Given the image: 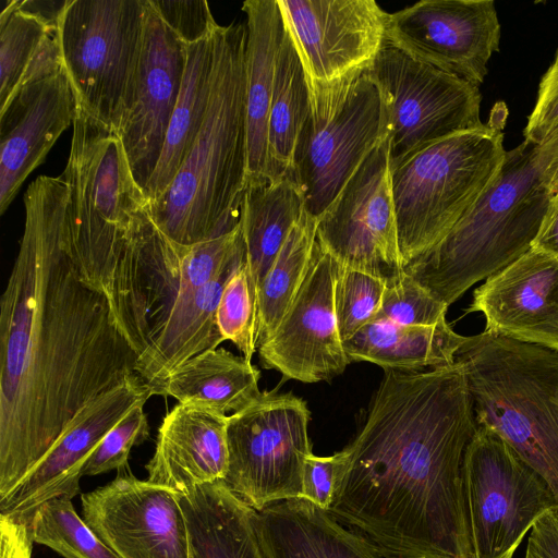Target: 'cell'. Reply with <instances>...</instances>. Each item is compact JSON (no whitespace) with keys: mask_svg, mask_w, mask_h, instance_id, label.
Returning a JSON list of instances; mask_svg holds the SVG:
<instances>
[{"mask_svg":"<svg viewBox=\"0 0 558 558\" xmlns=\"http://www.w3.org/2000/svg\"><path fill=\"white\" fill-rule=\"evenodd\" d=\"M500 34L492 0H422L389 13L386 25L387 43L477 87Z\"/></svg>","mask_w":558,"mask_h":558,"instance_id":"2e32d148","label":"cell"},{"mask_svg":"<svg viewBox=\"0 0 558 558\" xmlns=\"http://www.w3.org/2000/svg\"><path fill=\"white\" fill-rule=\"evenodd\" d=\"M149 3L186 46L208 37L218 25L205 0H149Z\"/></svg>","mask_w":558,"mask_h":558,"instance_id":"f35d334b","label":"cell"},{"mask_svg":"<svg viewBox=\"0 0 558 558\" xmlns=\"http://www.w3.org/2000/svg\"><path fill=\"white\" fill-rule=\"evenodd\" d=\"M247 182L267 178V129L278 50L284 33L277 0H246Z\"/></svg>","mask_w":558,"mask_h":558,"instance_id":"d4e9b609","label":"cell"},{"mask_svg":"<svg viewBox=\"0 0 558 558\" xmlns=\"http://www.w3.org/2000/svg\"><path fill=\"white\" fill-rule=\"evenodd\" d=\"M186 63V45L145 0L144 34L132 89L117 135L145 192L161 156Z\"/></svg>","mask_w":558,"mask_h":558,"instance_id":"d6986e66","label":"cell"},{"mask_svg":"<svg viewBox=\"0 0 558 558\" xmlns=\"http://www.w3.org/2000/svg\"><path fill=\"white\" fill-rule=\"evenodd\" d=\"M310 114L303 66L284 29L278 50L267 129V178L292 177L295 146Z\"/></svg>","mask_w":558,"mask_h":558,"instance_id":"1f68e13d","label":"cell"},{"mask_svg":"<svg viewBox=\"0 0 558 558\" xmlns=\"http://www.w3.org/2000/svg\"><path fill=\"white\" fill-rule=\"evenodd\" d=\"M62 68L58 27L7 0L0 13V110L25 84Z\"/></svg>","mask_w":558,"mask_h":558,"instance_id":"4dcf8cb0","label":"cell"},{"mask_svg":"<svg viewBox=\"0 0 558 558\" xmlns=\"http://www.w3.org/2000/svg\"><path fill=\"white\" fill-rule=\"evenodd\" d=\"M183 510L190 558H265L255 513L223 481L177 494Z\"/></svg>","mask_w":558,"mask_h":558,"instance_id":"484cf974","label":"cell"},{"mask_svg":"<svg viewBox=\"0 0 558 558\" xmlns=\"http://www.w3.org/2000/svg\"><path fill=\"white\" fill-rule=\"evenodd\" d=\"M339 264L316 241L307 274L272 336L257 348L263 367L313 384L342 374L351 362L340 337L335 286Z\"/></svg>","mask_w":558,"mask_h":558,"instance_id":"e0dca14e","label":"cell"},{"mask_svg":"<svg viewBox=\"0 0 558 558\" xmlns=\"http://www.w3.org/2000/svg\"><path fill=\"white\" fill-rule=\"evenodd\" d=\"M77 101L64 69L25 84L0 110V214L73 124Z\"/></svg>","mask_w":558,"mask_h":558,"instance_id":"44dd1931","label":"cell"},{"mask_svg":"<svg viewBox=\"0 0 558 558\" xmlns=\"http://www.w3.org/2000/svg\"><path fill=\"white\" fill-rule=\"evenodd\" d=\"M337 468V452L325 457L312 452L304 463L301 498L328 510L332 501Z\"/></svg>","mask_w":558,"mask_h":558,"instance_id":"60d3db41","label":"cell"},{"mask_svg":"<svg viewBox=\"0 0 558 558\" xmlns=\"http://www.w3.org/2000/svg\"><path fill=\"white\" fill-rule=\"evenodd\" d=\"M145 0H68L58 23L77 106L117 131L141 54Z\"/></svg>","mask_w":558,"mask_h":558,"instance_id":"9c48e42d","label":"cell"},{"mask_svg":"<svg viewBox=\"0 0 558 558\" xmlns=\"http://www.w3.org/2000/svg\"><path fill=\"white\" fill-rule=\"evenodd\" d=\"M303 66L310 117L331 114L386 40L388 14L374 0H277Z\"/></svg>","mask_w":558,"mask_h":558,"instance_id":"30bf717a","label":"cell"},{"mask_svg":"<svg viewBox=\"0 0 558 558\" xmlns=\"http://www.w3.org/2000/svg\"><path fill=\"white\" fill-rule=\"evenodd\" d=\"M507 108L483 126L430 144L390 168L404 267L441 241L498 177L507 150Z\"/></svg>","mask_w":558,"mask_h":558,"instance_id":"52a82bcc","label":"cell"},{"mask_svg":"<svg viewBox=\"0 0 558 558\" xmlns=\"http://www.w3.org/2000/svg\"><path fill=\"white\" fill-rule=\"evenodd\" d=\"M556 128H558V49L553 63L539 82L535 106L524 129V140L537 145Z\"/></svg>","mask_w":558,"mask_h":558,"instance_id":"ab89813d","label":"cell"},{"mask_svg":"<svg viewBox=\"0 0 558 558\" xmlns=\"http://www.w3.org/2000/svg\"><path fill=\"white\" fill-rule=\"evenodd\" d=\"M466 312L485 330L558 350V260L531 248L480 286Z\"/></svg>","mask_w":558,"mask_h":558,"instance_id":"7402d4cb","label":"cell"},{"mask_svg":"<svg viewBox=\"0 0 558 558\" xmlns=\"http://www.w3.org/2000/svg\"><path fill=\"white\" fill-rule=\"evenodd\" d=\"M245 22L217 25L210 99L202 129L169 187L148 213L182 245L235 230L247 182Z\"/></svg>","mask_w":558,"mask_h":558,"instance_id":"277c9868","label":"cell"},{"mask_svg":"<svg viewBox=\"0 0 558 558\" xmlns=\"http://www.w3.org/2000/svg\"><path fill=\"white\" fill-rule=\"evenodd\" d=\"M0 299V500L50 451L75 415L135 375L137 354L106 296L66 248L68 187L40 175Z\"/></svg>","mask_w":558,"mask_h":558,"instance_id":"6da1fadb","label":"cell"},{"mask_svg":"<svg viewBox=\"0 0 558 558\" xmlns=\"http://www.w3.org/2000/svg\"><path fill=\"white\" fill-rule=\"evenodd\" d=\"M229 415L211 408L178 403L160 424L148 478L177 494L225 481L229 465Z\"/></svg>","mask_w":558,"mask_h":558,"instance_id":"603a6c76","label":"cell"},{"mask_svg":"<svg viewBox=\"0 0 558 558\" xmlns=\"http://www.w3.org/2000/svg\"><path fill=\"white\" fill-rule=\"evenodd\" d=\"M33 542L64 558H119L75 511L72 499L56 497L45 501L29 521Z\"/></svg>","mask_w":558,"mask_h":558,"instance_id":"836d02e7","label":"cell"},{"mask_svg":"<svg viewBox=\"0 0 558 558\" xmlns=\"http://www.w3.org/2000/svg\"><path fill=\"white\" fill-rule=\"evenodd\" d=\"M535 161L541 178L551 195L558 193V128L535 146Z\"/></svg>","mask_w":558,"mask_h":558,"instance_id":"ee69618b","label":"cell"},{"mask_svg":"<svg viewBox=\"0 0 558 558\" xmlns=\"http://www.w3.org/2000/svg\"><path fill=\"white\" fill-rule=\"evenodd\" d=\"M525 558H558V508L535 522L530 531Z\"/></svg>","mask_w":558,"mask_h":558,"instance_id":"b9f144b4","label":"cell"},{"mask_svg":"<svg viewBox=\"0 0 558 558\" xmlns=\"http://www.w3.org/2000/svg\"><path fill=\"white\" fill-rule=\"evenodd\" d=\"M65 248L77 269L106 255L147 210L117 133L77 106L70 155Z\"/></svg>","mask_w":558,"mask_h":558,"instance_id":"ba28073f","label":"cell"},{"mask_svg":"<svg viewBox=\"0 0 558 558\" xmlns=\"http://www.w3.org/2000/svg\"><path fill=\"white\" fill-rule=\"evenodd\" d=\"M245 259L240 225L182 245L158 229L147 208L105 256L77 271L106 296L142 376L157 354L192 348L211 329L225 272Z\"/></svg>","mask_w":558,"mask_h":558,"instance_id":"3957f363","label":"cell"},{"mask_svg":"<svg viewBox=\"0 0 558 558\" xmlns=\"http://www.w3.org/2000/svg\"><path fill=\"white\" fill-rule=\"evenodd\" d=\"M367 73L383 104L390 168L430 144L484 124L480 87L386 40Z\"/></svg>","mask_w":558,"mask_h":558,"instance_id":"7c38bea8","label":"cell"},{"mask_svg":"<svg viewBox=\"0 0 558 558\" xmlns=\"http://www.w3.org/2000/svg\"><path fill=\"white\" fill-rule=\"evenodd\" d=\"M387 136L380 95L367 72L331 114L322 119L308 114L292 165L305 211L317 219Z\"/></svg>","mask_w":558,"mask_h":558,"instance_id":"9a60e30c","label":"cell"},{"mask_svg":"<svg viewBox=\"0 0 558 558\" xmlns=\"http://www.w3.org/2000/svg\"><path fill=\"white\" fill-rule=\"evenodd\" d=\"M304 211L302 193L291 175L246 185L240 226L256 303L267 271Z\"/></svg>","mask_w":558,"mask_h":558,"instance_id":"83f0119b","label":"cell"},{"mask_svg":"<svg viewBox=\"0 0 558 558\" xmlns=\"http://www.w3.org/2000/svg\"><path fill=\"white\" fill-rule=\"evenodd\" d=\"M145 403L135 405L98 444L83 469V475H98L129 464L131 449L149 437Z\"/></svg>","mask_w":558,"mask_h":558,"instance_id":"74e56055","label":"cell"},{"mask_svg":"<svg viewBox=\"0 0 558 558\" xmlns=\"http://www.w3.org/2000/svg\"><path fill=\"white\" fill-rule=\"evenodd\" d=\"M473 558H512L556 499L544 478L505 440L477 426L462 469Z\"/></svg>","mask_w":558,"mask_h":558,"instance_id":"4fadbf2b","label":"cell"},{"mask_svg":"<svg viewBox=\"0 0 558 558\" xmlns=\"http://www.w3.org/2000/svg\"><path fill=\"white\" fill-rule=\"evenodd\" d=\"M217 326L247 361L257 351V303L245 262L227 282L217 307Z\"/></svg>","mask_w":558,"mask_h":558,"instance_id":"e575fe53","label":"cell"},{"mask_svg":"<svg viewBox=\"0 0 558 558\" xmlns=\"http://www.w3.org/2000/svg\"><path fill=\"white\" fill-rule=\"evenodd\" d=\"M29 523L0 514V558H32Z\"/></svg>","mask_w":558,"mask_h":558,"instance_id":"7bdbcfd3","label":"cell"},{"mask_svg":"<svg viewBox=\"0 0 558 558\" xmlns=\"http://www.w3.org/2000/svg\"><path fill=\"white\" fill-rule=\"evenodd\" d=\"M311 411L291 392L262 391L229 415L225 483L256 511L302 497L303 470L312 453Z\"/></svg>","mask_w":558,"mask_h":558,"instance_id":"8fae6325","label":"cell"},{"mask_svg":"<svg viewBox=\"0 0 558 558\" xmlns=\"http://www.w3.org/2000/svg\"><path fill=\"white\" fill-rule=\"evenodd\" d=\"M214 32L201 41L186 46V63L179 97L161 156L145 190L148 203L157 199L169 187L204 123L214 76Z\"/></svg>","mask_w":558,"mask_h":558,"instance_id":"f546056e","label":"cell"},{"mask_svg":"<svg viewBox=\"0 0 558 558\" xmlns=\"http://www.w3.org/2000/svg\"><path fill=\"white\" fill-rule=\"evenodd\" d=\"M466 338L454 332L446 318L430 326L372 320L343 341V348L350 361L368 362L386 371L416 372L453 364Z\"/></svg>","mask_w":558,"mask_h":558,"instance_id":"4316f807","label":"cell"},{"mask_svg":"<svg viewBox=\"0 0 558 558\" xmlns=\"http://www.w3.org/2000/svg\"><path fill=\"white\" fill-rule=\"evenodd\" d=\"M81 501L84 521L119 558H190L177 493L138 480L129 464Z\"/></svg>","mask_w":558,"mask_h":558,"instance_id":"ac0fdd59","label":"cell"},{"mask_svg":"<svg viewBox=\"0 0 558 558\" xmlns=\"http://www.w3.org/2000/svg\"><path fill=\"white\" fill-rule=\"evenodd\" d=\"M153 395L148 384L135 375L88 403L32 472L0 500V514L29 523L45 501L75 497L83 469L98 444L135 405L146 403Z\"/></svg>","mask_w":558,"mask_h":558,"instance_id":"ffe728a7","label":"cell"},{"mask_svg":"<svg viewBox=\"0 0 558 558\" xmlns=\"http://www.w3.org/2000/svg\"><path fill=\"white\" fill-rule=\"evenodd\" d=\"M477 426L505 440L558 505V350L484 330L456 354Z\"/></svg>","mask_w":558,"mask_h":558,"instance_id":"8992f818","label":"cell"},{"mask_svg":"<svg viewBox=\"0 0 558 558\" xmlns=\"http://www.w3.org/2000/svg\"><path fill=\"white\" fill-rule=\"evenodd\" d=\"M316 241L341 267L387 283L405 272L391 190L388 136L317 218Z\"/></svg>","mask_w":558,"mask_h":558,"instance_id":"5bb4252c","label":"cell"},{"mask_svg":"<svg viewBox=\"0 0 558 558\" xmlns=\"http://www.w3.org/2000/svg\"><path fill=\"white\" fill-rule=\"evenodd\" d=\"M532 248L546 253L558 260V193L550 199Z\"/></svg>","mask_w":558,"mask_h":558,"instance_id":"f6af8a7d","label":"cell"},{"mask_svg":"<svg viewBox=\"0 0 558 558\" xmlns=\"http://www.w3.org/2000/svg\"><path fill=\"white\" fill-rule=\"evenodd\" d=\"M535 144L508 150L487 191L435 246L404 267L446 305L532 248L550 199L535 161Z\"/></svg>","mask_w":558,"mask_h":558,"instance_id":"5b68a950","label":"cell"},{"mask_svg":"<svg viewBox=\"0 0 558 558\" xmlns=\"http://www.w3.org/2000/svg\"><path fill=\"white\" fill-rule=\"evenodd\" d=\"M476 429L460 363L386 371L363 426L337 452L327 511L384 558H473L462 469Z\"/></svg>","mask_w":558,"mask_h":558,"instance_id":"7a4b0ae2","label":"cell"},{"mask_svg":"<svg viewBox=\"0 0 558 558\" xmlns=\"http://www.w3.org/2000/svg\"><path fill=\"white\" fill-rule=\"evenodd\" d=\"M316 229L317 219L304 211L258 289L257 348L272 336L307 274Z\"/></svg>","mask_w":558,"mask_h":558,"instance_id":"d6a6232c","label":"cell"},{"mask_svg":"<svg viewBox=\"0 0 558 558\" xmlns=\"http://www.w3.org/2000/svg\"><path fill=\"white\" fill-rule=\"evenodd\" d=\"M265 558H384L365 537L303 498L255 513Z\"/></svg>","mask_w":558,"mask_h":558,"instance_id":"cb8c5ba5","label":"cell"},{"mask_svg":"<svg viewBox=\"0 0 558 558\" xmlns=\"http://www.w3.org/2000/svg\"><path fill=\"white\" fill-rule=\"evenodd\" d=\"M260 373L251 361L223 348L205 351L177 366L165 379L160 396L227 414L259 397Z\"/></svg>","mask_w":558,"mask_h":558,"instance_id":"f1b7e54d","label":"cell"},{"mask_svg":"<svg viewBox=\"0 0 558 558\" xmlns=\"http://www.w3.org/2000/svg\"><path fill=\"white\" fill-rule=\"evenodd\" d=\"M386 286L381 278L339 265L335 308L342 341L352 338L375 318Z\"/></svg>","mask_w":558,"mask_h":558,"instance_id":"d590c367","label":"cell"},{"mask_svg":"<svg viewBox=\"0 0 558 558\" xmlns=\"http://www.w3.org/2000/svg\"><path fill=\"white\" fill-rule=\"evenodd\" d=\"M448 307L404 272L387 283L373 320L401 326H430L446 318Z\"/></svg>","mask_w":558,"mask_h":558,"instance_id":"8d00e7d4","label":"cell"}]
</instances>
